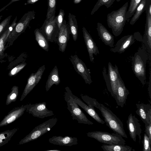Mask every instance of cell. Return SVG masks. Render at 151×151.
I'll return each instance as SVG.
<instances>
[{"instance_id":"obj_22","label":"cell","mask_w":151,"mask_h":151,"mask_svg":"<svg viewBox=\"0 0 151 151\" xmlns=\"http://www.w3.org/2000/svg\"><path fill=\"white\" fill-rule=\"evenodd\" d=\"M98 35L102 41L106 45L112 47L114 46V36L101 23H97L96 28Z\"/></svg>"},{"instance_id":"obj_16","label":"cell","mask_w":151,"mask_h":151,"mask_svg":"<svg viewBox=\"0 0 151 151\" xmlns=\"http://www.w3.org/2000/svg\"><path fill=\"white\" fill-rule=\"evenodd\" d=\"M70 34L71 33L68 25L66 20H64L59 30L57 41L59 50L62 52L65 51Z\"/></svg>"},{"instance_id":"obj_4","label":"cell","mask_w":151,"mask_h":151,"mask_svg":"<svg viewBox=\"0 0 151 151\" xmlns=\"http://www.w3.org/2000/svg\"><path fill=\"white\" fill-rule=\"evenodd\" d=\"M65 89L64 100L67 103V109L70 112L72 119L77 120L78 123L93 124V123L88 119L74 99L73 94L69 88L66 87Z\"/></svg>"},{"instance_id":"obj_41","label":"cell","mask_w":151,"mask_h":151,"mask_svg":"<svg viewBox=\"0 0 151 151\" xmlns=\"http://www.w3.org/2000/svg\"><path fill=\"white\" fill-rule=\"evenodd\" d=\"M39 0H27V4H33L35 3Z\"/></svg>"},{"instance_id":"obj_33","label":"cell","mask_w":151,"mask_h":151,"mask_svg":"<svg viewBox=\"0 0 151 151\" xmlns=\"http://www.w3.org/2000/svg\"><path fill=\"white\" fill-rule=\"evenodd\" d=\"M115 0H98L93 8L91 14L93 15L103 5L105 6L107 8H109L113 4Z\"/></svg>"},{"instance_id":"obj_6","label":"cell","mask_w":151,"mask_h":151,"mask_svg":"<svg viewBox=\"0 0 151 151\" xmlns=\"http://www.w3.org/2000/svg\"><path fill=\"white\" fill-rule=\"evenodd\" d=\"M108 68L107 72L105 66L103 68V75L108 91L111 96L115 99L117 93L118 81L121 76L116 65L113 66L111 63L109 62Z\"/></svg>"},{"instance_id":"obj_19","label":"cell","mask_w":151,"mask_h":151,"mask_svg":"<svg viewBox=\"0 0 151 151\" xmlns=\"http://www.w3.org/2000/svg\"><path fill=\"white\" fill-rule=\"evenodd\" d=\"M136 113L145 124V126L151 123V106L143 103L136 104Z\"/></svg>"},{"instance_id":"obj_3","label":"cell","mask_w":151,"mask_h":151,"mask_svg":"<svg viewBox=\"0 0 151 151\" xmlns=\"http://www.w3.org/2000/svg\"><path fill=\"white\" fill-rule=\"evenodd\" d=\"M128 2H126L121 8L108 14L107 21L108 27L111 28L114 35L117 37L123 29L126 19L125 16L127 11Z\"/></svg>"},{"instance_id":"obj_37","label":"cell","mask_w":151,"mask_h":151,"mask_svg":"<svg viewBox=\"0 0 151 151\" xmlns=\"http://www.w3.org/2000/svg\"><path fill=\"white\" fill-rule=\"evenodd\" d=\"M151 142L147 135L144 134L143 140V151H151L150 145Z\"/></svg>"},{"instance_id":"obj_47","label":"cell","mask_w":151,"mask_h":151,"mask_svg":"<svg viewBox=\"0 0 151 151\" xmlns=\"http://www.w3.org/2000/svg\"><path fill=\"white\" fill-rule=\"evenodd\" d=\"M120 0H116V1H117V2H119V1Z\"/></svg>"},{"instance_id":"obj_28","label":"cell","mask_w":151,"mask_h":151,"mask_svg":"<svg viewBox=\"0 0 151 151\" xmlns=\"http://www.w3.org/2000/svg\"><path fill=\"white\" fill-rule=\"evenodd\" d=\"M147 0H141L137 7L135 12L130 22V24L134 25L139 19L142 13L146 10Z\"/></svg>"},{"instance_id":"obj_36","label":"cell","mask_w":151,"mask_h":151,"mask_svg":"<svg viewBox=\"0 0 151 151\" xmlns=\"http://www.w3.org/2000/svg\"><path fill=\"white\" fill-rule=\"evenodd\" d=\"M25 63L19 64L12 69L9 72L8 75L10 77L14 76L22 70L26 65Z\"/></svg>"},{"instance_id":"obj_1","label":"cell","mask_w":151,"mask_h":151,"mask_svg":"<svg viewBox=\"0 0 151 151\" xmlns=\"http://www.w3.org/2000/svg\"><path fill=\"white\" fill-rule=\"evenodd\" d=\"M81 96L88 106L94 109L95 107L100 111L105 122L109 128L122 137L128 138L124 128L123 122L111 110L103 104H100L95 99L82 94Z\"/></svg>"},{"instance_id":"obj_23","label":"cell","mask_w":151,"mask_h":151,"mask_svg":"<svg viewBox=\"0 0 151 151\" xmlns=\"http://www.w3.org/2000/svg\"><path fill=\"white\" fill-rule=\"evenodd\" d=\"M73 96L74 99L78 105L82 108L96 121L101 124L105 123L104 121L100 117L95 111V109L85 104L80 99L73 94Z\"/></svg>"},{"instance_id":"obj_18","label":"cell","mask_w":151,"mask_h":151,"mask_svg":"<svg viewBox=\"0 0 151 151\" xmlns=\"http://www.w3.org/2000/svg\"><path fill=\"white\" fill-rule=\"evenodd\" d=\"M135 38L134 35H129L123 36L117 41L114 47L110 49V51L120 54L124 52L134 42Z\"/></svg>"},{"instance_id":"obj_40","label":"cell","mask_w":151,"mask_h":151,"mask_svg":"<svg viewBox=\"0 0 151 151\" xmlns=\"http://www.w3.org/2000/svg\"><path fill=\"white\" fill-rule=\"evenodd\" d=\"M150 82H149V87H148V91H149V96L150 97V99H151V79H150V76H151V71L150 70Z\"/></svg>"},{"instance_id":"obj_35","label":"cell","mask_w":151,"mask_h":151,"mask_svg":"<svg viewBox=\"0 0 151 151\" xmlns=\"http://www.w3.org/2000/svg\"><path fill=\"white\" fill-rule=\"evenodd\" d=\"M12 15H10L0 23V37L7 29Z\"/></svg>"},{"instance_id":"obj_44","label":"cell","mask_w":151,"mask_h":151,"mask_svg":"<svg viewBox=\"0 0 151 151\" xmlns=\"http://www.w3.org/2000/svg\"><path fill=\"white\" fill-rule=\"evenodd\" d=\"M7 6H6H6H5L3 8H2V9H0V12H1V11H2V10H4V9L5 8L7 7Z\"/></svg>"},{"instance_id":"obj_9","label":"cell","mask_w":151,"mask_h":151,"mask_svg":"<svg viewBox=\"0 0 151 151\" xmlns=\"http://www.w3.org/2000/svg\"><path fill=\"white\" fill-rule=\"evenodd\" d=\"M40 29L48 41L57 43L59 29L56 22L55 15L46 19Z\"/></svg>"},{"instance_id":"obj_14","label":"cell","mask_w":151,"mask_h":151,"mask_svg":"<svg viewBox=\"0 0 151 151\" xmlns=\"http://www.w3.org/2000/svg\"><path fill=\"white\" fill-rule=\"evenodd\" d=\"M27 104L13 108L0 122V127L8 125L22 116L26 111Z\"/></svg>"},{"instance_id":"obj_34","label":"cell","mask_w":151,"mask_h":151,"mask_svg":"<svg viewBox=\"0 0 151 151\" xmlns=\"http://www.w3.org/2000/svg\"><path fill=\"white\" fill-rule=\"evenodd\" d=\"M57 0H47L48 9L46 19L55 15Z\"/></svg>"},{"instance_id":"obj_39","label":"cell","mask_w":151,"mask_h":151,"mask_svg":"<svg viewBox=\"0 0 151 151\" xmlns=\"http://www.w3.org/2000/svg\"><path fill=\"white\" fill-rule=\"evenodd\" d=\"M145 132L148 136L150 141L151 142V123L145 126Z\"/></svg>"},{"instance_id":"obj_12","label":"cell","mask_w":151,"mask_h":151,"mask_svg":"<svg viewBox=\"0 0 151 151\" xmlns=\"http://www.w3.org/2000/svg\"><path fill=\"white\" fill-rule=\"evenodd\" d=\"M45 69V65H43L40 67L35 73H32L31 74L28 79L21 95L20 101H22L39 82Z\"/></svg>"},{"instance_id":"obj_31","label":"cell","mask_w":151,"mask_h":151,"mask_svg":"<svg viewBox=\"0 0 151 151\" xmlns=\"http://www.w3.org/2000/svg\"><path fill=\"white\" fill-rule=\"evenodd\" d=\"M11 90L10 93L7 96L6 102V104L7 105L16 101L19 95V87L18 86H13Z\"/></svg>"},{"instance_id":"obj_15","label":"cell","mask_w":151,"mask_h":151,"mask_svg":"<svg viewBox=\"0 0 151 151\" xmlns=\"http://www.w3.org/2000/svg\"><path fill=\"white\" fill-rule=\"evenodd\" d=\"M145 31L142 41L146 47L151 58V4L147 7Z\"/></svg>"},{"instance_id":"obj_25","label":"cell","mask_w":151,"mask_h":151,"mask_svg":"<svg viewBox=\"0 0 151 151\" xmlns=\"http://www.w3.org/2000/svg\"><path fill=\"white\" fill-rule=\"evenodd\" d=\"M60 82L58 69L57 66L55 65L50 73L46 82L45 87L46 92L49 90L53 85H58Z\"/></svg>"},{"instance_id":"obj_20","label":"cell","mask_w":151,"mask_h":151,"mask_svg":"<svg viewBox=\"0 0 151 151\" xmlns=\"http://www.w3.org/2000/svg\"><path fill=\"white\" fill-rule=\"evenodd\" d=\"M129 92L126 88L121 77L118 81L117 87V93L115 98L117 105L123 107L126 103L127 96Z\"/></svg>"},{"instance_id":"obj_29","label":"cell","mask_w":151,"mask_h":151,"mask_svg":"<svg viewBox=\"0 0 151 151\" xmlns=\"http://www.w3.org/2000/svg\"><path fill=\"white\" fill-rule=\"evenodd\" d=\"M18 129L14 128L0 132V147L7 143Z\"/></svg>"},{"instance_id":"obj_38","label":"cell","mask_w":151,"mask_h":151,"mask_svg":"<svg viewBox=\"0 0 151 151\" xmlns=\"http://www.w3.org/2000/svg\"><path fill=\"white\" fill-rule=\"evenodd\" d=\"M65 15V12L63 9H60L58 15L56 16V22L57 23L59 29L61 27L63 21L64 17Z\"/></svg>"},{"instance_id":"obj_32","label":"cell","mask_w":151,"mask_h":151,"mask_svg":"<svg viewBox=\"0 0 151 151\" xmlns=\"http://www.w3.org/2000/svg\"><path fill=\"white\" fill-rule=\"evenodd\" d=\"M141 0H131L129 9L125 14V17L126 20L133 16L136 9L140 3Z\"/></svg>"},{"instance_id":"obj_24","label":"cell","mask_w":151,"mask_h":151,"mask_svg":"<svg viewBox=\"0 0 151 151\" xmlns=\"http://www.w3.org/2000/svg\"><path fill=\"white\" fill-rule=\"evenodd\" d=\"M17 16L15 17L12 24L9 25L7 29L0 37V60L5 57L4 52L6 49V41L17 23Z\"/></svg>"},{"instance_id":"obj_5","label":"cell","mask_w":151,"mask_h":151,"mask_svg":"<svg viewBox=\"0 0 151 151\" xmlns=\"http://www.w3.org/2000/svg\"><path fill=\"white\" fill-rule=\"evenodd\" d=\"M35 12L34 10L28 12L23 15L16 23L7 38L6 41V49L12 45L18 37L24 32L31 21L35 18Z\"/></svg>"},{"instance_id":"obj_42","label":"cell","mask_w":151,"mask_h":151,"mask_svg":"<svg viewBox=\"0 0 151 151\" xmlns=\"http://www.w3.org/2000/svg\"><path fill=\"white\" fill-rule=\"evenodd\" d=\"M82 0H74L73 3L75 4H78L80 3Z\"/></svg>"},{"instance_id":"obj_46","label":"cell","mask_w":151,"mask_h":151,"mask_svg":"<svg viewBox=\"0 0 151 151\" xmlns=\"http://www.w3.org/2000/svg\"><path fill=\"white\" fill-rule=\"evenodd\" d=\"M3 17L2 15H0V21L2 17Z\"/></svg>"},{"instance_id":"obj_8","label":"cell","mask_w":151,"mask_h":151,"mask_svg":"<svg viewBox=\"0 0 151 151\" xmlns=\"http://www.w3.org/2000/svg\"><path fill=\"white\" fill-rule=\"evenodd\" d=\"M88 137L94 138L104 144L123 145L126 144L125 140L120 135L116 133H110L107 132L96 131L86 133Z\"/></svg>"},{"instance_id":"obj_10","label":"cell","mask_w":151,"mask_h":151,"mask_svg":"<svg viewBox=\"0 0 151 151\" xmlns=\"http://www.w3.org/2000/svg\"><path fill=\"white\" fill-rule=\"evenodd\" d=\"M45 102L32 104H27L26 111L35 117L43 119L54 115L53 112L48 110Z\"/></svg>"},{"instance_id":"obj_17","label":"cell","mask_w":151,"mask_h":151,"mask_svg":"<svg viewBox=\"0 0 151 151\" xmlns=\"http://www.w3.org/2000/svg\"><path fill=\"white\" fill-rule=\"evenodd\" d=\"M82 32L90 60L92 63H93L94 58L93 54L96 55L98 54H99V51L97 46L90 35L84 27L82 28Z\"/></svg>"},{"instance_id":"obj_13","label":"cell","mask_w":151,"mask_h":151,"mask_svg":"<svg viewBox=\"0 0 151 151\" xmlns=\"http://www.w3.org/2000/svg\"><path fill=\"white\" fill-rule=\"evenodd\" d=\"M127 124L130 136L134 142L136 141L137 136L140 141L142 130L139 120L132 113L129 114L127 121Z\"/></svg>"},{"instance_id":"obj_11","label":"cell","mask_w":151,"mask_h":151,"mask_svg":"<svg viewBox=\"0 0 151 151\" xmlns=\"http://www.w3.org/2000/svg\"><path fill=\"white\" fill-rule=\"evenodd\" d=\"M69 59L75 70L81 76L86 83L90 84L92 82L90 72L85 63L76 55H71Z\"/></svg>"},{"instance_id":"obj_21","label":"cell","mask_w":151,"mask_h":151,"mask_svg":"<svg viewBox=\"0 0 151 151\" xmlns=\"http://www.w3.org/2000/svg\"><path fill=\"white\" fill-rule=\"evenodd\" d=\"M48 141L50 143L60 146H71L78 144L77 137L67 136H54L50 138Z\"/></svg>"},{"instance_id":"obj_26","label":"cell","mask_w":151,"mask_h":151,"mask_svg":"<svg viewBox=\"0 0 151 151\" xmlns=\"http://www.w3.org/2000/svg\"><path fill=\"white\" fill-rule=\"evenodd\" d=\"M34 32L35 40L39 45L44 50L48 51L49 45L48 41L42 33L40 29H35Z\"/></svg>"},{"instance_id":"obj_7","label":"cell","mask_w":151,"mask_h":151,"mask_svg":"<svg viewBox=\"0 0 151 151\" xmlns=\"http://www.w3.org/2000/svg\"><path fill=\"white\" fill-rule=\"evenodd\" d=\"M58 121V119L54 116L35 127V128L19 142V145H22L35 140L50 131Z\"/></svg>"},{"instance_id":"obj_45","label":"cell","mask_w":151,"mask_h":151,"mask_svg":"<svg viewBox=\"0 0 151 151\" xmlns=\"http://www.w3.org/2000/svg\"><path fill=\"white\" fill-rule=\"evenodd\" d=\"M46 151H60V150H46Z\"/></svg>"},{"instance_id":"obj_30","label":"cell","mask_w":151,"mask_h":151,"mask_svg":"<svg viewBox=\"0 0 151 151\" xmlns=\"http://www.w3.org/2000/svg\"><path fill=\"white\" fill-rule=\"evenodd\" d=\"M104 151H131L132 148L129 146L123 145L104 144L101 146Z\"/></svg>"},{"instance_id":"obj_27","label":"cell","mask_w":151,"mask_h":151,"mask_svg":"<svg viewBox=\"0 0 151 151\" xmlns=\"http://www.w3.org/2000/svg\"><path fill=\"white\" fill-rule=\"evenodd\" d=\"M68 23L71 34L74 41H76L78 38V26L77 19L75 15L69 13L68 15Z\"/></svg>"},{"instance_id":"obj_43","label":"cell","mask_w":151,"mask_h":151,"mask_svg":"<svg viewBox=\"0 0 151 151\" xmlns=\"http://www.w3.org/2000/svg\"><path fill=\"white\" fill-rule=\"evenodd\" d=\"M20 0H11V1H10V2H9L6 5L8 6L9 5H10V4H11L12 3L17 1H19Z\"/></svg>"},{"instance_id":"obj_2","label":"cell","mask_w":151,"mask_h":151,"mask_svg":"<svg viewBox=\"0 0 151 151\" xmlns=\"http://www.w3.org/2000/svg\"><path fill=\"white\" fill-rule=\"evenodd\" d=\"M148 58V54L144 44L139 48L132 58L133 72L143 86L146 82V66Z\"/></svg>"}]
</instances>
